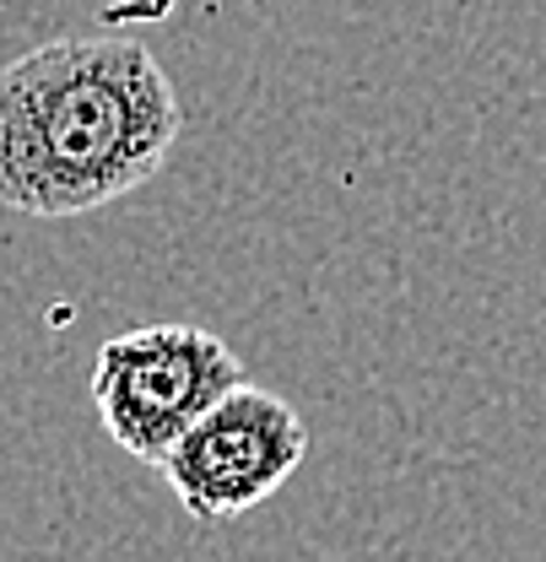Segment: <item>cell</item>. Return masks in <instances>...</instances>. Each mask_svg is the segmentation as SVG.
<instances>
[{
    "mask_svg": "<svg viewBox=\"0 0 546 562\" xmlns=\"http://www.w3.org/2000/svg\"><path fill=\"white\" fill-rule=\"evenodd\" d=\"M185 131L179 92L136 38H55L0 70V206L81 216L141 190Z\"/></svg>",
    "mask_w": 546,
    "mask_h": 562,
    "instance_id": "6da1fadb",
    "label": "cell"
},
{
    "mask_svg": "<svg viewBox=\"0 0 546 562\" xmlns=\"http://www.w3.org/2000/svg\"><path fill=\"white\" fill-rule=\"evenodd\" d=\"M233 384H244V362L222 336L201 325H141L103 341L92 368V406L125 454L163 465V454Z\"/></svg>",
    "mask_w": 546,
    "mask_h": 562,
    "instance_id": "7a4b0ae2",
    "label": "cell"
},
{
    "mask_svg": "<svg viewBox=\"0 0 546 562\" xmlns=\"http://www.w3.org/2000/svg\"><path fill=\"white\" fill-rule=\"evenodd\" d=\"M309 454V427L292 401L260 384H233L157 465L190 519H238L281 492Z\"/></svg>",
    "mask_w": 546,
    "mask_h": 562,
    "instance_id": "3957f363",
    "label": "cell"
}]
</instances>
